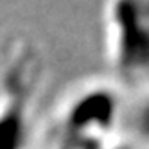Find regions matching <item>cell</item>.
<instances>
[{"instance_id": "obj_1", "label": "cell", "mask_w": 149, "mask_h": 149, "mask_svg": "<svg viewBox=\"0 0 149 149\" xmlns=\"http://www.w3.org/2000/svg\"><path fill=\"white\" fill-rule=\"evenodd\" d=\"M106 47L113 70L122 81L149 77V6L113 4L106 11Z\"/></svg>"}]
</instances>
